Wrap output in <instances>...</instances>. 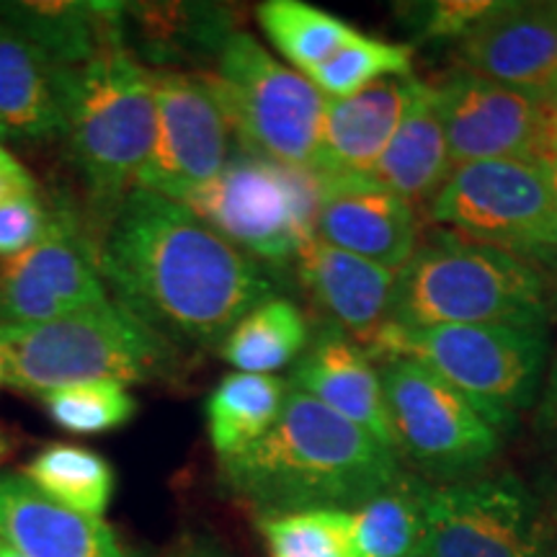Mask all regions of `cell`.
<instances>
[{
	"label": "cell",
	"instance_id": "obj_1",
	"mask_svg": "<svg viewBox=\"0 0 557 557\" xmlns=\"http://www.w3.org/2000/svg\"><path fill=\"white\" fill-rule=\"evenodd\" d=\"M99 269L116 302L173 346H222L274 297L259 261L163 194L132 189L99 240Z\"/></svg>",
	"mask_w": 557,
	"mask_h": 557
},
{
	"label": "cell",
	"instance_id": "obj_2",
	"mask_svg": "<svg viewBox=\"0 0 557 557\" xmlns=\"http://www.w3.org/2000/svg\"><path fill=\"white\" fill-rule=\"evenodd\" d=\"M222 483L263 517L354 511L400 475L398 451L310 395L289 389L271 431L220 459Z\"/></svg>",
	"mask_w": 557,
	"mask_h": 557
},
{
	"label": "cell",
	"instance_id": "obj_3",
	"mask_svg": "<svg viewBox=\"0 0 557 557\" xmlns=\"http://www.w3.org/2000/svg\"><path fill=\"white\" fill-rule=\"evenodd\" d=\"M5 382L39 395L75 382L143 385L171 377L181 351L116 299L37 325L0 329Z\"/></svg>",
	"mask_w": 557,
	"mask_h": 557
},
{
	"label": "cell",
	"instance_id": "obj_4",
	"mask_svg": "<svg viewBox=\"0 0 557 557\" xmlns=\"http://www.w3.org/2000/svg\"><path fill=\"white\" fill-rule=\"evenodd\" d=\"M152 137V70L145 67L129 47H109L88 65L75 70L65 139L86 186L94 225L101 227V238L122 201L137 186Z\"/></svg>",
	"mask_w": 557,
	"mask_h": 557
},
{
	"label": "cell",
	"instance_id": "obj_5",
	"mask_svg": "<svg viewBox=\"0 0 557 557\" xmlns=\"http://www.w3.org/2000/svg\"><path fill=\"white\" fill-rule=\"evenodd\" d=\"M547 287L532 261L472 240L444 238L416 248L398 271L389 323L545 325Z\"/></svg>",
	"mask_w": 557,
	"mask_h": 557
},
{
	"label": "cell",
	"instance_id": "obj_6",
	"mask_svg": "<svg viewBox=\"0 0 557 557\" xmlns=\"http://www.w3.org/2000/svg\"><path fill=\"white\" fill-rule=\"evenodd\" d=\"M369 357H406L429 367L506 429L537 398L547 359L545 325H382Z\"/></svg>",
	"mask_w": 557,
	"mask_h": 557
},
{
	"label": "cell",
	"instance_id": "obj_7",
	"mask_svg": "<svg viewBox=\"0 0 557 557\" xmlns=\"http://www.w3.org/2000/svg\"><path fill=\"white\" fill-rule=\"evenodd\" d=\"M214 60L212 73H201V78L218 99L240 150L312 169L329 101L315 83L238 29L225 39Z\"/></svg>",
	"mask_w": 557,
	"mask_h": 557
},
{
	"label": "cell",
	"instance_id": "obj_8",
	"mask_svg": "<svg viewBox=\"0 0 557 557\" xmlns=\"http://www.w3.org/2000/svg\"><path fill=\"white\" fill-rule=\"evenodd\" d=\"M323 181L312 169L238 150L209 184L181 205L253 261H297L318 238Z\"/></svg>",
	"mask_w": 557,
	"mask_h": 557
},
{
	"label": "cell",
	"instance_id": "obj_9",
	"mask_svg": "<svg viewBox=\"0 0 557 557\" xmlns=\"http://www.w3.org/2000/svg\"><path fill=\"white\" fill-rule=\"evenodd\" d=\"M431 220L527 261L557 256L553 194L532 160L455 165L431 201Z\"/></svg>",
	"mask_w": 557,
	"mask_h": 557
},
{
	"label": "cell",
	"instance_id": "obj_10",
	"mask_svg": "<svg viewBox=\"0 0 557 557\" xmlns=\"http://www.w3.org/2000/svg\"><path fill=\"white\" fill-rule=\"evenodd\" d=\"M395 449L442 478L468 475L498 455L506 426L429 367L406 357L382 359Z\"/></svg>",
	"mask_w": 557,
	"mask_h": 557
},
{
	"label": "cell",
	"instance_id": "obj_11",
	"mask_svg": "<svg viewBox=\"0 0 557 557\" xmlns=\"http://www.w3.org/2000/svg\"><path fill=\"white\" fill-rule=\"evenodd\" d=\"M423 557H549L537 500L513 475L429 485Z\"/></svg>",
	"mask_w": 557,
	"mask_h": 557
},
{
	"label": "cell",
	"instance_id": "obj_12",
	"mask_svg": "<svg viewBox=\"0 0 557 557\" xmlns=\"http://www.w3.org/2000/svg\"><path fill=\"white\" fill-rule=\"evenodd\" d=\"M156 137L135 189L184 201L233 158V129L201 75L152 70Z\"/></svg>",
	"mask_w": 557,
	"mask_h": 557
},
{
	"label": "cell",
	"instance_id": "obj_13",
	"mask_svg": "<svg viewBox=\"0 0 557 557\" xmlns=\"http://www.w3.org/2000/svg\"><path fill=\"white\" fill-rule=\"evenodd\" d=\"M109 299L99 269V243L78 218L58 207L45 240L0 259V329L37 325Z\"/></svg>",
	"mask_w": 557,
	"mask_h": 557
},
{
	"label": "cell",
	"instance_id": "obj_14",
	"mask_svg": "<svg viewBox=\"0 0 557 557\" xmlns=\"http://www.w3.org/2000/svg\"><path fill=\"white\" fill-rule=\"evenodd\" d=\"M451 165L532 160L542 132V96L459 73L434 88Z\"/></svg>",
	"mask_w": 557,
	"mask_h": 557
},
{
	"label": "cell",
	"instance_id": "obj_15",
	"mask_svg": "<svg viewBox=\"0 0 557 557\" xmlns=\"http://www.w3.org/2000/svg\"><path fill=\"white\" fill-rule=\"evenodd\" d=\"M470 73L547 96L557 81V3H498L459 45Z\"/></svg>",
	"mask_w": 557,
	"mask_h": 557
},
{
	"label": "cell",
	"instance_id": "obj_16",
	"mask_svg": "<svg viewBox=\"0 0 557 557\" xmlns=\"http://www.w3.org/2000/svg\"><path fill=\"white\" fill-rule=\"evenodd\" d=\"M320 181L318 238L393 271L406 267L418 243L413 207L364 176Z\"/></svg>",
	"mask_w": 557,
	"mask_h": 557
},
{
	"label": "cell",
	"instance_id": "obj_17",
	"mask_svg": "<svg viewBox=\"0 0 557 557\" xmlns=\"http://www.w3.org/2000/svg\"><path fill=\"white\" fill-rule=\"evenodd\" d=\"M426 83L410 75H387L359 94L325 101L320 148L312 163L323 178L367 176L406 120L410 103Z\"/></svg>",
	"mask_w": 557,
	"mask_h": 557
},
{
	"label": "cell",
	"instance_id": "obj_18",
	"mask_svg": "<svg viewBox=\"0 0 557 557\" xmlns=\"http://www.w3.org/2000/svg\"><path fill=\"white\" fill-rule=\"evenodd\" d=\"M0 540L24 557H145L103 519L45 496L24 472H0Z\"/></svg>",
	"mask_w": 557,
	"mask_h": 557
},
{
	"label": "cell",
	"instance_id": "obj_19",
	"mask_svg": "<svg viewBox=\"0 0 557 557\" xmlns=\"http://www.w3.org/2000/svg\"><path fill=\"white\" fill-rule=\"evenodd\" d=\"M289 387L323 403L333 413L344 416L395 449L380 369L372 364L364 348L336 325H325L310 338L297 359Z\"/></svg>",
	"mask_w": 557,
	"mask_h": 557
},
{
	"label": "cell",
	"instance_id": "obj_20",
	"mask_svg": "<svg viewBox=\"0 0 557 557\" xmlns=\"http://www.w3.org/2000/svg\"><path fill=\"white\" fill-rule=\"evenodd\" d=\"M297 274L312 302L367 351L393 312L398 271L315 238L299 253Z\"/></svg>",
	"mask_w": 557,
	"mask_h": 557
},
{
	"label": "cell",
	"instance_id": "obj_21",
	"mask_svg": "<svg viewBox=\"0 0 557 557\" xmlns=\"http://www.w3.org/2000/svg\"><path fill=\"white\" fill-rule=\"evenodd\" d=\"M75 70L0 24V137L21 145L65 137Z\"/></svg>",
	"mask_w": 557,
	"mask_h": 557
},
{
	"label": "cell",
	"instance_id": "obj_22",
	"mask_svg": "<svg viewBox=\"0 0 557 557\" xmlns=\"http://www.w3.org/2000/svg\"><path fill=\"white\" fill-rule=\"evenodd\" d=\"M0 24L18 32L34 47L65 67H83L109 47L124 45V3H0Z\"/></svg>",
	"mask_w": 557,
	"mask_h": 557
},
{
	"label": "cell",
	"instance_id": "obj_23",
	"mask_svg": "<svg viewBox=\"0 0 557 557\" xmlns=\"http://www.w3.org/2000/svg\"><path fill=\"white\" fill-rule=\"evenodd\" d=\"M449 173L451 158L438 120L434 88L423 86L395 137L364 178L398 194L410 205V201L429 199L431 194L436 197Z\"/></svg>",
	"mask_w": 557,
	"mask_h": 557
},
{
	"label": "cell",
	"instance_id": "obj_24",
	"mask_svg": "<svg viewBox=\"0 0 557 557\" xmlns=\"http://www.w3.org/2000/svg\"><path fill=\"white\" fill-rule=\"evenodd\" d=\"M230 13L207 3H124V45L135 41L143 58L189 62L222 50L233 34Z\"/></svg>",
	"mask_w": 557,
	"mask_h": 557
},
{
	"label": "cell",
	"instance_id": "obj_25",
	"mask_svg": "<svg viewBox=\"0 0 557 557\" xmlns=\"http://www.w3.org/2000/svg\"><path fill=\"white\" fill-rule=\"evenodd\" d=\"M287 380L274 374L233 372L209 395L205 413L209 442L220 459L246 451L271 431L289 395Z\"/></svg>",
	"mask_w": 557,
	"mask_h": 557
},
{
	"label": "cell",
	"instance_id": "obj_26",
	"mask_svg": "<svg viewBox=\"0 0 557 557\" xmlns=\"http://www.w3.org/2000/svg\"><path fill=\"white\" fill-rule=\"evenodd\" d=\"M429 485L400 472L351 511L357 557H418L426 540Z\"/></svg>",
	"mask_w": 557,
	"mask_h": 557
},
{
	"label": "cell",
	"instance_id": "obj_27",
	"mask_svg": "<svg viewBox=\"0 0 557 557\" xmlns=\"http://www.w3.org/2000/svg\"><path fill=\"white\" fill-rule=\"evenodd\" d=\"M310 344V325L292 299L271 297L253 308L227 333L220 354L243 374H274L302 357Z\"/></svg>",
	"mask_w": 557,
	"mask_h": 557
},
{
	"label": "cell",
	"instance_id": "obj_28",
	"mask_svg": "<svg viewBox=\"0 0 557 557\" xmlns=\"http://www.w3.org/2000/svg\"><path fill=\"white\" fill-rule=\"evenodd\" d=\"M24 475L58 504L99 519H103L116 491V475L109 459L96 449L67 442L39 449L26 465Z\"/></svg>",
	"mask_w": 557,
	"mask_h": 557
},
{
	"label": "cell",
	"instance_id": "obj_29",
	"mask_svg": "<svg viewBox=\"0 0 557 557\" xmlns=\"http://www.w3.org/2000/svg\"><path fill=\"white\" fill-rule=\"evenodd\" d=\"M261 29L267 32L276 52L295 65L297 73L310 75L318 65L333 58L361 32L333 13L302 3V0H269L259 5Z\"/></svg>",
	"mask_w": 557,
	"mask_h": 557
},
{
	"label": "cell",
	"instance_id": "obj_30",
	"mask_svg": "<svg viewBox=\"0 0 557 557\" xmlns=\"http://www.w3.org/2000/svg\"><path fill=\"white\" fill-rule=\"evenodd\" d=\"M47 416L70 434L96 436L116 431L135 418L137 400L129 389L111 380L75 382L39 395Z\"/></svg>",
	"mask_w": 557,
	"mask_h": 557
},
{
	"label": "cell",
	"instance_id": "obj_31",
	"mask_svg": "<svg viewBox=\"0 0 557 557\" xmlns=\"http://www.w3.org/2000/svg\"><path fill=\"white\" fill-rule=\"evenodd\" d=\"M413 73V52L408 45H389L361 34L318 65L308 78L325 99H346L387 75Z\"/></svg>",
	"mask_w": 557,
	"mask_h": 557
},
{
	"label": "cell",
	"instance_id": "obj_32",
	"mask_svg": "<svg viewBox=\"0 0 557 557\" xmlns=\"http://www.w3.org/2000/svg\"><path fill=\"white\" fill-rule=\"evenodd\" d=\"M259 527L271 557H357L351 511H299L263 517Z\"/></svg>",
	"mask_w": 557,
	"mask_h": 557
},
{
	"label": "cell",
	"instance_id": "obj_33",
	"mask_svg": "<svg viewBox=\"0 0 557 557\" xmlns=\"http://www.w3.org/2000/svg\"><path fill=\"white\" fill-rule=\"evenodd\" d=\"M58 207H47L37 191L0 199V259L24 253L50 235Z\"/></svg>",
	"mask_w": 557,
	"mask_h": 557
},
{
	"label": "cell",
	"instance_id": "obj_34",
	"mask_svg": "<svg viewBox=\"0 0 557 557\" xmlns=\"http://www.w3.org/2000/svg\"><path fill=\"white\" fill-rule=\"evenodd\" d=\"M498 3L493 0H436L413 5L410 16L416 29L426 39H465L480 21L491 16Z\"/></svg>",
	"mask_w": 557,
	"mask_h": 557
},
{
	"label": "cell",
	"instance_id": "obj_35",
	"mask_svg": "<svg viewBox=\"0 0 557 557\" xmlns=\"http://www.w3.org/2000/svg\"><path fill=\"white\" fill-rule=\"evenodd\" d=\"M37 191V181L16 156L0 143V199L16 197V194Z\"/></svg>",
	"mask_w": 557,
	"mask_h": 557
},
{
	"label": "cell",
	"instance_id": "obj_36",
	"mask_svg": "<svg viewBox=\"0 0 557 557\" xmlns=\"http://www.w3.org/2000/svg\"><path fill=\"white\" fill-rule=\"evenodd\" d=\"M534 431L545 442V447L557 449V357L553 369H549L545 393H542L537 406V416H534Z\"/></svg>",
	"mask_w": 557,
	"mask_h": 557
},
{
	"label": "cell",
	"instance_id": "obj_37",
	"mask_svg": "<svg viewBox=\"0 0 557 557\" xmlns=\"http://www.w3.org/2000/svg\"><path fill=\"white\" fill-rule=\"evenodd\" d=\"M557 158V103L542 96V132L534 163Z\"/></svg>",
	"mask_w": 557,
	"mask_h": 557
},
{
	"label": "cell",
	"instance_id": "obj_38",
	"mask_svg": "<svg viewBox=\"0 0 557 557\" xmlns=\"http://www.w3.org/2000/svg\"><path fill=\"white\" fill-rule=\"evenodd\" d=\"M542 171H545L549 194H553V207H555V222H557V158L555 160H542Z\"/></svg>",
	"mask_w": 557,
	"mask_h": 557
},
{
	"label": "cell",
	"instance_id": "obj_39",
	"mask_svg": "<svg viewBox=\"0 0 557 557\" xmlns=\"http://www.w3.org/2000/svg\"><path fill=\"white\" fill-rule=\"evenodd\" d=\"M11 449H13V442H11L9 431H5V429H0V465H3L5 459L11 457Z\"/></svg>",
	"mask_w": 557,
	"mask_h": 557
},
{
	"label": "cell",
	"instance_id": "obj_40",
	"mask_svg": "<svg viewBox=\"0 0 557 557\" xmlns=\"http://www.w3.org/2000/svg\"><path fill=\"white\" fill-rule=\"evenodd\" d=\"M0 557H24L18 553V549H13L11 545H5L3 540H0Z\"/></svg>",
	"mask_w": 557,
	"mask_h": 557
},
{
	"label": "cell",
	"instance_id": "obj_41",
	"mask_svg": "<svg viewBox=\"0 0 557 557\" xmlns=\"http://www.w3.org/2000/svg\"><path fill=\"white\" fill-rule=\"evenodd\" d=\"M545 99H549V101H555V103H557V81H555V86L549 88V94L545 96Z\"/></svg>",
	"mask_w": 557,
	"mask_h": 557
},
{
	"label": "cell",
	"instance_id": "obj_42",
	"mask_svg": "<svg viewBox=\"0 0 557 557\" xmlns=\"http://www.w3.org/2000/svg\"><path fill=\"white\" fill-rule=\"evenodd\" d=\"M5 382V372H3V359H0V385Z\"/></svg>",
	"mask_w": 557,
	"mask_h": 557
},
{
	"label": "cell",
	"instance_id": "obj_43",
	"mask_svg": "<svg viewBox=\"0 0 557 557\" xmlns=\"http://www.w3.org/2000/svg\"><path fill=\"white\" fill-rule=\"evenodd\" d=\"M197 557H207V555H197Z\"/></svg>",
	"mask_w": 557,
	"mask_h": 557
},
{
	"label": "cell",
	"instance_id": "obj_44",
	"mask_svg": "<svg viewBox=\"0 0 557 557\" xmlns=\"http://www.w3.org/2000/svg\"><path fill=\"white\" fill-rule=\"evenodd\" d=\"M418 557H423V555H418Z\"/></svg>",
	"mask_w": 557,
	"mask_h": 557
}]
</instances>
